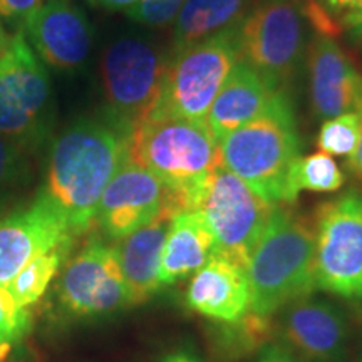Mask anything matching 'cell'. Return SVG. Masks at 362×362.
Wrapping results in <instances>:
<instances>
[{
  "label": "cell",
  "mask_w": 362,
  "mask_h": 362,
  "mask_svg": "<svg viewBox=\"0 0 362 362\" xmlns=\"http://www.w3.org/2000/svg\"><path fill=\"white\" fill-rule=\"evenodd\" d=\"M129 144L131 134L106 116L81 117L52 141L42 189L76 237L93 226L103 192L129 158Z\"/></svg>",
  "instance_id": "obj_1"
},
{
  "label": "cell",
  "mask_w": 362,
  "mask_h": 362,
  "mask_svg": "<svg viewBox=\"0 0 362 362\" xmlns=\"http://www.w3.org/2000/svg\"><path fill=\"white\" fill-rule=\"evenodd\" d=\"M129 156L170 189L178 210H192L208 176L221 165L218 139L205 121L156 107L131 133Z\"/></svg>",
  "instance_id": "obj_2"
},
{
  "label": "cell",
  "mask_w": 362,
  "mask_h": 362,
  "mask_svg": "<svg viewBox=\"0 0 362 362\" xmlns=\"http://www.w3.org/2000/svg\"><path fill=\"white\" fill-rule=\"evenodd\" d=\"M314 267L312 221L284 205L275 206L245 267L250 310L270 317L298 298L312 296L317 291Z\"/></svg>",
  "instance_id": "obj_3"
},
{
  "label": "cell",
  "mask_w": 362,
  "mask_h": 362,
  "mask_svg": "<svg viewBox=\"0 0 362 362\" xmlns=\"http://www.w3.org/2000/svg\"><path fill=\"white\" fill-rule=\"evenodd\" d=\"M226 170L245 181L270 205H293L291 173L300 158V139L287 94L282 93L264 115L218 141Z\"/></svg>",
  "instance_id": "obj_4"
},
{
  "label": "cell",
  "mask_w": 362,
  "mask_h": 362,
  "mask_svg": "<svg viewBox=\"0 0 362 362\" xmlns=\"http://www.w3.org/2000/svg\"><path fill=\"white\" fill-rule=\"evenodd\" d=\"M56 103L47 67L19 29L8 33L0 52V134L27 153L47 141Z\"/></svg>",
  "instance_id": "obj_5"
},
{
  "label": "cell",
  "mask_w": 362,
  "mask_h": 362,
  "mask_svg": "<svg viewBox=\"0 0 362 362\" xmlns=\"http://www.w3.org/2000/svg\"><path fill=\"white\" fill-rule=\"evenodd\" d=\"M274 208L245 181L220 165L206 178L192 210L200 214L214 238V255L247 267Z\"/></svg>",
  "instance_id": "obj_6"
},
{
  "label": "cell",
  "mask_w": 362,
  "mask_h": 362,
  "mask_svg": "<svg viewBox=\"0 0 362 362\" xmlns=\"http://www.w3.org/2000/svg\"><path fill=\"white\" fill-rule=\"evenodd\" d=\"M166 59L146 40L123 37L104 51L101 76L106 116L126 133H133L160 104Z\"/></svg>",
  "instance_id": "obj_7"
},
{
  "label": "cell",
  "mask_w": 362,
  "mask_h": 362,
  "mask_svg": "<svg viewBox=\"0 0 362 362\" xmlns=\"http://www.w3.org/2000/svg\"><path fill=\"white\" fill-rule=\"evenodd\" d=\"M240 61L275 89L285 90L305 47V17L293 0L255 4L237 27Z\"/></svg>",
  "instance_id": "obj_8"
},
{
  "label": "cell",
  "mask_w": 362,
  "mask_h": 362,
  "mask_svg": "<svg viewBox=\"0 0 362 362\" xmlns=\"http://www.w3.org/2000/svg\"><path fill=\"white\" fill-rule=\"evenodd\" d=\"M238 61L237 29L175 51L166 59L158 107L188 119L205 121Z\"/></svg>",
  "instance_id": "obj_9"
},
{
  "label": "cell",
  "mask_w": 362,
  "mask_h": 362,
  "mask_svg": "<svg viewBox=\"0 0 362 362\" xmlns=\"http://www.w3.org/2000/svg\"><path fill=\"white\" fill-rule=\"evenodd\" d=\"M315 285L362 300V192L349 189L315 211Z\"/></svg>",
  "instance_id": "obj_10"
},
{
  "label": "cell",
  "mask_w": 362,
  "mask_h": 362,
  "mask_svg": "<svg viewBox=\"0 0 362 362\" xmlns=\"http://www.w3.org/2000/svg\"><path fill=\"white\" fill-rule=\"evenodd\" d=\"M59 302L74 317H98L131 305L116 245L90 238L66 265Z\"/></svg>",
  "instance_id": "obj_11"
},
{
  "label": "cell",
  "mask_w": 362,
  "mask_h": 362,
  "mask_svg": "<svg viewBox=\"0 0 362 362\" xmlns=\"http://www.w3.org/2000/svg\"><path fill=\"white\" fill-rule=\"evenodd\" d=\"M74 237L61 208L40 189L33 202L0 218V285L7 287L35 257L69 250Z\"/></svg>",
  "instance_id": "obj_12"
},
{
  "label": "cell",
  "mask_w": 362,
  "mask_h": 362,
  "mask_svg": "<svg viewBox=\"0 0 362 362\" xmlns=\"http://www.w3.org/2000/svg\"><path fill=\"white\" fill-rule=\"evenodd\" d=\"M165 210L180 211L173 194L129 156L103 192L94 223L104 237L119 242Z\"/></svg>",
  "instance_id": "obj_13"
},
{
  "label": "cell",
  "mask_w": 362,
  "mask_h": 362,
  "mask_svg": "<svg viewBox=\"0 0 362 362\" xmlns=\"http://www.w3.org/2000/svg\"><path fill=\"white\" fill-rule=\"evenodd\" d=\"M279 342L307 362H342L349 327L344 312L327 298L307 296L277 312Z\"/></svg>",
  "instance_id": "obj_14"
},
{
  "label": "cell",
  "mask_w": 362,
  "mask_h": 362,
  "mask_svg": "<svg viewBox=\"0 0 362 362\" xmlns=\"http://www.w3.org/2000/svg\"><path fill=\"white\" fill-rule=\"evenodd\" d=\"M19 30L51 69L78 71L90 54L93 27L71 0H47L27 17Z\"/></svg>",
  "instance_id": "obj_15"
},
{
  "label": "cell",
  "mask_w": 362,
  "mask_h": 362,
  "mask_svg": "<svg viewBox=\"0 0 362 362\" xmlns=\"http://www.w3.org/2000/svg\"><path fill=\"white\" fill-rule=\"evenodd\" d=\"M310 101L319 119H330L357 111L362 76L339 44L317 35L309 51Z\"/></svg>",
  "instance_id": "obj_16"
},
{
  "label": "cell",
  "mask_w": 362,
  "mask_h": 362,
  "mask_svg": "<svg viewBox=\"0 0 362 362\" xmlns=\"http://www.w3.org/2000/svg\"><path fill=\"white\" fill-rule=\"evenodd\" d=\"M189 309L215 322L233 324L250 310V284L245 267L214 255L187 288Z\"/></svg>",
  "instance_id": "obj_17"
},
{
  "label": "cell",
  "mask_w": 362,
  "mask_h": 362,
  "mask_svg": "<svg viewBox=\"0 0 362 362\" xmlns=\"http://www.w3.org/2000/svg\"><path fill=\"white\" fill-rule=\"evenodd\" d=\"M282 93L285 90L275 89L259 72L238 61L216 94L205 123L220 141L233 129L264 115Z\"/></svg>",
  "instance_id": "obj_18"
},
{
  "label": "cell",
  "mask_w": 362,
  "mask_h": 362,
  "mask_svg": "<svg viewBox=\"0 0 362 362\" xmlns=\"http://www.w3.org/2000/svg\"><path fill=\"white\" fill-rule=\"evenodd\" d=\"M173 210L163 214L143 225L128 237L121 238L116 245L117 259L123 270L131 305L143 304L160 291L161 253L168 235Z\"/></svg>",
  "instance_id": "obj_19"
},
{
  "label": "cell",
  "mask_w": 362,
  "mask_h": 362,
  "mask_svg": "<svg viewBox=\"0 0 362 362\" xmlns=\"http://www.w3.org/2000/svg\"><path fill=\"white\" fill-rule=\"evenodd\" d=\"M214 238L194 210H181L171 218L161 253L160 285L168 287L197 274L214 257Z\"/></svg>",
  "instance_id": "obj_20"
},
{
  "label": "cell",
  "mask_w": 362,
  "mask_h": 362,
  "mask_svg": "<svg viewBox=\"0 0 362 362\" xmlns=\"http://www.w3.org/2000/svg\"><path fill=\"white\" fill-rule=\"evenodd\" d=\"M255 0H185L175 17L173 52L235 30Z\"/></svg>",
  "instance_id": "obj_21"
},
{
  "label": "cell",
  "mask_w": 362,
  "mask_h": 362,
  "mask_svg": "<svg viewBox=\"0 0 362 362\" xmlns=\"http://www.w3.org/2000/svg\"><path fill=\"white\" fill-rule=\"evenodd\" d=\"M346 176L339 165L327 153L319 151L314 155L298 158L291 173V198L296 203L300 192L332 193L342 188Z\"/></svg>",
  "instance_id": "obj_22"
},
{
  "label": "cell",
  "mask_w": 362,
  "mask_h": 362,
  "mask_svg": "<svg viewBox=\"0 0 362 362\" xmlns=\"http://www.w3.org/2000/svg\"><path fill=\"white\" fill-rule=\"evenodd\" d=\"M66 252L67 250H52L30 260L7 285V291L13 300L27 309L35 304L61 269L62 257Z\"/></svg>",
  "instance_id": "obj_23"
},
{
  "label": "cell",
  "mask_w": 362,
  "mask_h": 362,
  "mask_svg": "<svg viewBox=\"0 0 362 362\" xmlns=\"http://www.w3.org/2000/svg\"><path fill=\"white\" fill-rule=\"evenodd\" d=\"M361 117L352 111L325 119L317 134V148L330 156L349 158L359 141Z\"/></svg>",
  "instance_id": "obj_24"
},
{
  "label": "cell",
  "mask_w": 362,
  "mask_h": 362,
  "mask_svg": "<svg viewBox=\"0 0 362 362\" xmlns=\"http://www.w3.org/2000/svg\"><path fill=\"white\" fill-rule=\"evenodd\" d=\"M29 181V153L0 134V203L12 198Z\"/></svg>",
  "instance_id": "obj_25"
},
{
  "label": "cell",
  "mask_w": 362,
  "mask_h": 362,
  "mask_svg": "<svg viewBox=\"0 0 362 362\" xmlns=\"http://www.w3.org/2000/svg\"><path fill=\"white\" fill-rule=\"evenodd\" d=\"M30 319L27 307H22L13 300L7 287L0 285V347H11L21 341L30 329Z\"/></svg>",
  "instance_id": "obj_26"
},
{
  "label": "cell",
  "mask_w": 362,
  "mask_h": 362,
  "mask_svg": "<svg viewBox=\"0 0 362 362\" xmlns=\"http://www.w3.org/2000/svg\"><path fill=\"white\" fill-rule=\"evenodd\" d=\"M185 0H138L126 11L131 21L148 27H165L175 21Z\"/></svg>",
  "instance_id": "obj_27"
},
{
  "label": "cell",
  "mask_w": 362,
  "mask_h": 362,
  "mask_svg": "<svg viewBox=\"0 0 362 362\" xmlns=\"http://www.w3.org/2000/svg\"><path fill=\"white\" fill-rule=\"evenodd\" d=\"M42 4L44 0H0V24L17 25L21 29L27 17Z\"/></svg>",
  "instance_id": "obj_28"
},
{
  "label": "cell",
  "mask_w": 362,
  "mask_h": 362,
  "mask_svg": "<svg viewBox=\"0 0 362 362\" xmlns=\"http://www.w3.org/2000/svg\"><path fill=\"white\" fill-rule=\"evenodd\" d=\"M257 362H307L282 342H269L260 349Z\"/></svg>",
  "instance_id": "obj_29"
},
{
  "label": "cell",
  "mask_w": 362,
  "mask_h": 362,
  "mask_svg": "<svg viewBox=\"0 0 362 362\" xmlns=\"http://www.w3.org/2000/svg\"><path fill=\"white\" fill-rule=\"evenodd\" d=\"M357 112H359L361 117V131H359V141H357V146L354 153L347 158V168L352 175L356 176L357 180L362 181V94L359 99V106H357Z\"/></svg>",
  "instance_id": "obj_30"
},
{
  "label": "cell",
  "mask_w": 362,
  "mask_h": 362,
  "mask_svg": "<svg viewBox=\"0 0 362 362\" xmlns=\"http://www.w3.org/2000/svg\"><path fill=\"white\" fill-rule=\"evenodd\" d=\"M317 2H319L322 7L327 8L332 16H339V13H342V17L357 6V0H317Z\"/></svg>",
  "instance_id": "obj_31"
},
{
  "label": "cell",
  "mask_w": 362,
  "mask_h": 362,
  "mask_svg": "<svg viewBox=\"0 0 362 362\" xmlns=\"http://www.w3.org/2000/svg\"><path fill=\"white\" fill-rule=\"evenodd\" d=\"M342 24L362 39V8H352L342 17Z\"/></svg>",
  "instance_id": "obj_32"
},
{
  "label": "cell",
  "mask_w": 362,
  "mask_h": 362,
  "mask_svg": "<svg viewBox=\"0 0 362 362\" xmlns=\"http://www.w3.org/2000/svg\"><path fill=\"white\" fill-rule=\"evenodd\" d=\"M93 6L106 8V11H128L138 0H88Z\"/></svg>",
  "instance_id": "obj_33"
},
{
  "label": "cell",
  "mask_w": 362,
  "mask_h": 362,
  "mask_svg": "<svg viewBox=\"0 0 362 362\" xmlns=\"http://www.w3.org/2000/svg\"><path fill=\"white\" fill-rule=\"evenodd\" d=\"M161 362H202L198 357H194L193 354H189L187 351H176L171 352L166 357H163Z\"/></svg>",
  "instance_id": "obj_34"
},
{
  "label": "cell",
  "mask_w": 362,
  "mask_h": 362,
  "mask_svg": "<svg viewBox=\"0 0 362 362\" xmlns=\"http://www.w3.org/2000/svg\"><path fill=\"white\" fill-rule=\"evenodd\" d=\"M7 37H8V33H7V29H6V27H4L2 24H0V52H2V49H4V44H6Z\"/></svg>",
  "instance_id": "obj_35"
},
{
  "label": "cell",
  "mask_w": 362,
  "mask_h": 362,
  "mask_svg": "<svg viewBox=\"0 0 362 362\" xmlns=\"http://www.w3.org/2000/svg\"><path fill=\"white\" fill-rule=\"evenodd\" d=\"M255 2H257V0H255ZM260 2H269V0H259V4H260ZM293 2H298V4H300V6H302V4L309 2V0H293Z\"/></svg>",
  "instance_id": "obj_36"
}]
</instances>
